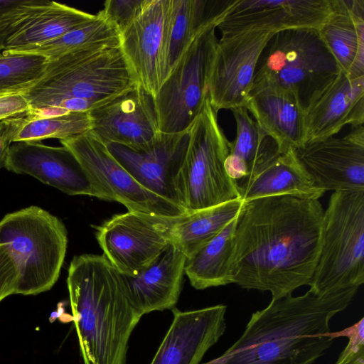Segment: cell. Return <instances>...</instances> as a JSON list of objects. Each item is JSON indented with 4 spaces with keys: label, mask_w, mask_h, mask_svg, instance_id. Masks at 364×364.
Here are the masks:
<instances>
[{
    "label": "cell",
    "mask_w": 364,
    "mask_h": 364,
    "mask_svg": "<svg viewBox=\"0 0 364 364\" xmlns=\"http://www.w3.org/2000/svg\"><path fill=\"white\" fill-rule=\"evenodd\" d=\"M340 71L318 29L280 31L260 53L250 92L280 89L297 97L305 108L314 92Z\"/></svg>",
    "instance_id": "8992f818"
},
{
    "label": "cell",
    "mask_w": 364,
    "mask_h": 364,
    "mask_svg": "<svg viewBox=\"0 0 364 364\" xmlns=\"http://www.w3.org/2000/svg\"><path fill=\"white\" fill-rule=\"evenodd\" d=\"M11 142L9 138V126L8 122H0V169L4 167L8 150Z\"/></svg>",
    "instance_id": "8d00e7d4"
},
{
    "label": "cell",
    "mask_w": 364,
    "mask_h": 364,
    "mask_svg": "<svg viewBox=\"0 0 364 364\" xmlns=\"http://www.w3.org/2000/svg\"><path fill=\"white\" fill-rule=\"evenodd\" d=\"M0 244L11 255L17 272L16 294L36 295L58 279L68 246V232L56 216L36 205L0 220Z\"/></svg>",
    "instance_id": "5b68a950"
},
{
    "label": "cell",
    "mask_w": 364,
    "mask_h": 364,
    "mask_svg": "<svg viewBox=\"0 0 364 364\" xmlns=\"http://www.w3.org/2000/svg\"><path fill=\"white\" fill-rule=\"evenodd\" d=\"M30 110L24 92L0 94V122L26 115Z\"/></svg>",
    "instance_id": "d590c367"
},
{
    "label": "cell",
    "mask_w": 364,
    "mask_h": 364,
    "mask_svg": "<svg viewBox=\"0 0 364 364\" xmlns=\"http://www.w3.org/2000/svg\"><path fill=\"white\" fill-rule=\"evenodd\" d=\"M243 202L238 198L181 216L170 218L167 225L170 243L186 258L190 257L237 216Z\"/></svg>",
    "instance_id": "4316f807"
},
{
    "label": "cell",
    "mask_w": 364,
    "mask_h": 364,
    "mask_svg": "<svg viewBox=\"0 0 364 364\" xmlns=\"http://www.w3.org/2000/svg\"><path fill=\"white\" fill-rule=\"evenodd\" d=\"M216 26L200 33L184 52L154 99L163 133L188 129L207 97L209 73L218 39Z\"/></svg>",
    "instance_id": "9c48e42d"
},
{
    "label": "cell",
    "mask_w": 364,
    "mask_h": 364,
    "mask_svg": "<svg viewBox=\"0 0 364 364\" xmlns=\"http://www.w3.org/2000/svg\"><path fill=\"white\" fill-rule=\"evenodd\" d=\"M120 44L95 45L48 61L43 76L24 92L28 114L87 112L136 87Z\"/></svg>",
    "instance_id": "277c9868"
},
{
    "label": "cell",
    "mask_w": 364,
    "mask_h": 364,
    "mask_svg": "<svg viewBox=\"0 0 364 364\" xmlns=\"http://www.w3.org/2000/svg\"><path fill=\"white\" fill-rule=\"evenodd\" d=\"M306 142L333 136L347 124L364 122V76L340 71L314 92L304 109Z\"/></svg>",
    "instance_id": "ffe728a7"
},
{
    "label": "cell",
    "mask_w": 364,
    "mask_h": 364,
    "mask_svg": "<svg viewBox=\"0 0 364 364\" xmlns=\"http://www.w3.org/2000/svg\"><path fill=\"white\" fill-rule=\"evenodd\" d=\"M89 113L90 131L107 146L141 151L161 134L154 99L139 85Z\"/></svg>",
    "instance_id": "2e32d148"
},
{
    "label": "cell",
    "mask_w": 364,
    "mask_h": 364,
    "mask_svg": "<svg viewBox=\"0 0 364 364\" xmlns=\"http://www.w3.org/2000/svg\"><path fill=\"white\" fill-rule=\"evenodd\" d=\"M70 302L85 364H126L129 341L141 315L132 305L122 274L104 255L70 262Z\"/></svg>",
    "instance_id": "3957f363"
},
{
    "label": "cell",
    "mask_w": 364,
    "mask_h": 364,
    "mask_svg": "<svg viewBox=\"0 0 364 364\" xmlns=\"http://www.w3.org/2000/svg\"><path fill=\"white\" fill-rule=\"evenodd\" d=\"M144 0H107L100 15L112 23L121 33L136 18Z\"/></svg>",
    "instance_id": "836d02e7"
},
{
    "label": "cell",
    "mask_w": 364,
    "mask_h": 364,
    "mask_svg": "<svg viewBox=\"0 0 364 364\" xmlns=\"http://www.w3.org/2000/svg\"><path fill=\"white\" fill-rule=\"evenodd\" d=\"M324 210L318 199L291 195L244 201L237 216L232 283L272 299L309 285L321 249Z\"/></svg>",
    "instance_id": "6da1fadb"
},
{
    "label": "cell",
    "mask_w": 364,
    "mask_h": 364,
    "mask_svg": "<svg viewBox=\"0 0 364 364\" xmlns=\"http://www.w3.org/2000/svg\"><path fill=\"white\" fill-rule=\"evenodd\" d=\"M1 50H0V55H1Z\"/></svg>",
    "instance_id": "f35d334b"
},
{
    "label": "cell",
    "mask_w": 364,
    "mask_h": 364,
    "mask_svg": "<svg viewBox=\"0 0 364 364\" xmlns=\"http://www.w3.org/2000/svg\"><path fill=\"white\" fill-rule=\"evenodd\" d=\"M235 184L243 201L281 195L319 199L324 193L301 166L294 149L277 151Z\"/></svg>",
    "instance_id": "cb8c5ba5"
},
{
    "label": "cell",
    "mask_w": 364,
    "mask_h": 364,
    "mask_svg": "<svg viewBox=\"0 0 364 364\" xmlns=\"http://www.w3.org/2000/svg\"><path fill=\"white\" fill-rule=\"evenodd\" d=\"M333 339L347 337L348 343L336 364H364V318L339 331L330 332Z\"/></svg>",
    "instance_id": "d6a6232c"
},
{
    "label": "cell",
    "mask_w": 364,
    "mask_h": 364,
    "mask_svg": "<svg viewBox=\"0 0 364 364\" xmlns=\"http://www.w3.org/2000/svg\"><path fill=\"white\" fill-rule=\"evenodd\" d=\"M18 272L14 262L4 244H0V302L16 294Z\"/></svg>",
    "instance_id": "e575fe53"
},
{
    "label": "cell",
    "mask_w": 364,
    "mask_h": 364,
    "mask_svg": "<svg viewBox=\"0 0 364 364\" xmlns=\"http://www.w3.org/2000/svg\"><path fill=\"white\" fill-rule=\"evenodd\" d=\"M230 110L236 123V136L230 141L225 166L228 175L235 181L279 151L275 141L250 117L246 107Z\"/></svg>",
    "instance_id": "83f0119b"
},
{
    "label": "cell",
    "mask_w": 364,
    "mask_h": 364,
    "mask_svg": "<svg viewBox=\"0 0 364 364\" xmlns=\"http://www.w3.org/2000/svg\"><path fill=\"white\" fill-rule=\"evenodd\" d=\"M171 310L172 323L150 364H199L225 333L227 306Z\"/></svg>",
    "instance_id": "44dd1931"
},
{
    "label": "cell",
    "mask_w": 364,
    "mask_h": 364,
    "mask_svg": "<svg viewBox=\"0 0 364 364\" xmlns=\"http://www.w3.org/2000/svg\"><path fill=\"white\" fill-rule=\"evenodd\" d=\"M188 142V129L178 133L161 132L155 143L141 151L117 144L107 146L114 158L141 186L181 207L176 194V179Z\"/></svg>",
    "instance_id": "d6986e66"
},
{
    "label": "cell",
    "mask_w": 364,
    "mask_h": 364,
    "mask_svg": "<svg viewBox=\"0 0 364 364\" xmlns=\"http://www.w3.org/2000/svg\"><path fill=\"white\" fill-rule=\"evenodd\" d=\"M274 33L245 31L218 40L207 86L208 97L216 111L245 107L260 53Z\"/></svg>",
    "instance_id": "7c38bea8"
},
{
    "label": "cell",
    "mask_w": 364,
    "mask_h": 364,
    "mask_svg": "<svg viewBox=\"0 0 364 364\" xmlns=\"http://www.w3.org/2000/svg\"><path fill=\"white\" fill-rule=\"evenodd\" d=\"M218 112L207 95L188 128L187 149L176 179L178 203L186 213L240 198L235 181L225 170L230 141L219 124Z\"/></svg>",
    "instance_id": "52a82bcc"
},
{
    "label": "cell",
    "mask_w": 364,
    "mask_h": 364,
    "mask_svg": "<svg viewBox=\"0 0 364 364\" xmlns=\"http://www.w3.org/2000/svg\"><path fill=\"white\" fill-rule=\"evenodd\" d=\"M237 217L215 237L186 258L185 274L193 287L202 290L232 284L230 264Z\"/></svg>",
    "instance_id": "f1b7e54d"
},
{
    "label": "cell",
    "mask_w": 364,
    "mask_h": 364,
    "mask_svg": "<svg viewBox=\"0 0 364 364\" xmlns=\"http://www.w3.org/2000/svg\"><path fill=\"white\" fill-rule=\"evenodd\" d=\"M358 288L323 296L311 289L287 295L254 312L240 337L202 364H313L331 347L330 321L352 302Z\"/></svg>",
    "instance_id": "7a4b0ae2"
},
{
    "label": "cell",
    "mask_w": 364,
    "mask_h": 364,
    "mask_svg": "<svg viewBox=\"0 0 364 364\" xmlns=\"http://www.w3.org/2000/svg\"><path fill=\"white\" fill-rule=\"evenodd\" d=\"M330 0H236L217 28L222 36L250 31L318 29Z\"/></svg>",
    "instance_id": "ac0fdd59"
},
{
    "label": "cell",
    "mask_w": 364,
    "mask_h": 364,
    "mask_svg": "<svg viewBox=\"0 0 364 364\" xmlns=\"http://www.w3.org/2000/svg\"><path fill=\"white\" fill-rule=\"evenodd\" d=\"M186 261V257L170 243L146 268L133 276L122 274L128 296L141 316L175 307L182 289Z\"/></svg>",
    "instance_id": "7402d4cb"
},
{
    "label": "cell",
    "mask_w": 364,
    "mask_h": 364,
    "mask_svg": "<svg viewBox=\"0 0 364 364\" xmlns=\"http://www.w3.org/2000/svg\"><path fill=\"white\" fill-rule=\"evenodd\" d=\"M170 218L127 212L95 227L96 239L108 261L123 275L149 267L168 247Z\"/></svg>",
    "instance_id": "4fadbf2b"
},
{
    "label": "cell",
    "mask_w": 364,
    "mask_h": 364,
    "mask_svg": "<svg viewBox=\"0 0 364 364\" xmlns=\"http://www.w3.org/2000/svg\"><path fill=\"white\" fill-rule=\"evenodd\" d=\"M235 1L173 0L167 52L168 76L191 43L206 29L217 27Z\"/></svg>",
    "instance_id": "484cf974"
},
{
    "label": "cell",
    "mask_w": 364,
    "mask_h": 364,
    "mask_svg": "<svg viewBox=\"0 0 364 364\" xmlns=\"http://www.w3.org/2000/svg\"><path fill=\"white\" fill-rule=\"evenodd\" d=\"M331 11L318 29L340 70L364 76V0H330Z\"/></svg>",
    "instance_id": "d4e9b609"
},
{
    "label": "cell",
    "mask_w": 364,
    "mask_h": 364,
    "mask_svg": "<svg viewBox=\"0 0 364 364\" xmlns=\"http://www.w3.org/2000/svg\"><path fill=\"white\" fill-rule=\"evenodd\" d=\"M48 61L37 54L2 51L0 94L26 91L43 76Z\"/></svg>",
    "instance_id": "1f68e13d"
},
{
    "label": "cell",
    "mask_w": 364,
    "mask_h": 364,
    "mask_svg": "<svg viewBox=\"0 0 364 364\" xmlns=\"http://www.w3.org/2000/svg\"><path fill=\"white\" fill-rule=\"evenodd\" d=\"M364 282V190L336 191L323 213L321 249L309 284L323 296Z\"/></svg>",
    "instance_id": "ba28073f"
},
{
    "label": "cell",
    "mask_w": 364,
    "mask_h": 364,
    "mask_svg": "<svg viewBox=\"0 0 364 364\" xmlns=\"http://www.w3.org/2000/svg\"><path fill=\"white\" fill-rule=\"evenodd\" d=\"M96 18L49 0H22L0 16V50L16 51L41 45Z\"/></svg>",
    "instance_id": "9a60e30c"
},
{
    "label": "cell",
    "mask_w": 364,
    "mask_h": 364,
    "mask_svg": "<svg viewBox=\"0 0 364 364\" xmlns=\"http://www.w3.org/2000/svg\"><path fill=\"white\" fill-rule=\"evenodd\" d=\"M60 142L77 158L105 200L120 203L129 212L153 216L175 218L188 213L141 186L91 131Z\"/></svg>",
    "instance_id": "30bf717a"
},
{
    "label": "cell",
    "mask_w": 364,
    "mask_h": 364,
    "mask_svg": "<svg viewBox=\"0 0 364 364\" xmlns=\"http://www.w3.org/2000/svg\"><path fill=\"white\" fill-rule=\"evenodd\" d=\"M22 0H0V16L11 8L16 6Z\"/></svg>",
    "instance_id": "74e56055"
},
{
    "label": "cell",
    "mask_w": 364,
    "mask_h": 364,
    "mask_svg": "<svg viewBox=\"0 0 364 364\" xmlns=\"http://www.w3.org/2000/svg\"><path fill=\"white\" fill-rule=\"evenodd\" d=\"M11 143L41 141L46 139H70L92 129L89 112H68L55 116L31 114L6 120Z\"/></svg>",
    "instance_id": "f546056e"
},
{
    "label": "cell",
    "mask_w": 364,
    "mask_h": 364,
    "mask_svg": "<svg viewBox=\"0 0 364 364\" xmlns=\"http://www.w3.org/2000/svg\"><path fill=\"white\" fill-rule=\"evenodd\" d=\"M173 0H144L120 33V47L138 85L153 99L168 77L167 52Z\"/></svg>",
    "instance_id": "8fae6325"
},
{
    "label": "cell",
    "mask_w": 364,
    "mask_h": 364,
    "mask_svg": "<svg viewBox=\"0 0 364 364\" xmlns=\"http://www.w3.org/2000/svg\"><path fill=\"white\" fill-rule=\"evenodd\" d=\"M106 43L120 44V32L97 13L92 21L52 41L11 52L37 54L50 60L76 50Z\"/></svg>",
    "instance_id": "4dcf8cb0"
},
{
    "label": "cell",
    "mask_w": 364,
    "mask_h": 364,
    "mask_svg": "<svg viewBox=\"0 0 364 364\" xmlns=\"http://www.w3.org/2000/svg\"><path fill=\"white\" fill-rule=\"evenodd\" d=\"M4 168L30 175L68 195H86L105 200L77 158L63 146H50L40 141L13 142Z\"/></svg>",
    "instance_id": "e0dca14e"
},
{
    "label": "cell",
    "mask_w": 364,
    "mask_h": 364,
    "mask_svg": "<svg viewBox=\"0 0 364 364\" xmlns=\"http://www.w3.org/2000/svg\"><path fill=\"white\" fill-rule=\"evenodd\" d=\"M294 153L315 186L324 193L364 190L363 125L341 138L306 142Z\"/></svg>",
    "instance_id": "5bb4252c"
},
{
    "label": "cell",
    "mask_w": 364,
    "mask_h": 364,
    "mask_svg": "<svg viewBox=\"0 0 364 364\" xmlns=\"http://www.w3.org/2000/svg\"><path fill=\"white\" fill-rule=\"evenodd\" d=\"M245 107L258 126L275 141L279 153L306 143L305 108L292 94L270 87L252 90Z\"/></svg>",
    "instance_id": "603a6c76"
}]
</instances>
